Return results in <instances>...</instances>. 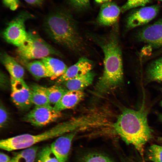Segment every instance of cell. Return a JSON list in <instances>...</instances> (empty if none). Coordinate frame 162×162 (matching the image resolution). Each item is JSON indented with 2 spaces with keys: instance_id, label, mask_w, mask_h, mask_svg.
Segmentation results:
<instances>
[{
  "instance_id": "9",
  "label": "cell",
  "mask_w": 162,
  "mask_h": 162,
  "mask_svg": "<svg viewBox=\"0 0 162 162\" xmlns=\"http://www.w3.org/2000/svg\"><path fill=\"white\" fill-rule=\"evenodd\" d=\"M159 9L158 5H153L143 7L134 11L127 19L126 29L129 30L147 23L156 16Z\"/></svg>"
},
{
  "instance_id": "25",
  "label": "cell",
  "mask_w": 162,
  "mask_h": 162,
  "mask_svg": "<svg viewBox=\"0 0 162 162\" xmlns=\"http://www.w3.org/2000/svg\"><path fill=\"white\" fill-rule=\"evenodd\" d=\"M82 162H112L108 157L98 153H92L85 157Z\"/></svg>"
},
{
  "instance_id": "20",
  "label": "cell",
  "mask_w": 162,
  "mask_h": 162,
  "mask_svg": "<svg viewBox=\"0 0 162 162\" xmlns=\"http://www.w3.org/2000/svg\"><path fill=\"white\" fill-rule=\"evenodd\" d=\"M148 81L162 82V57L152 62L146 71Z\"/></svg>"
},
{
  "instance_id": "34",
  "label": "cell",
  "mask_w": 162,
  "mask_h": 162,
  "mask_svg": "<svg viewBox=\"0 0 162 162\" xmlns=\"http://www.w3.org/2000/svg\"><path fill=\"white\" fill-rule=\"evenodd\" d=\"M159 118L160 120L162 122V114H160L159 115Z\"/></svg>"
},
{
  "instance_id": "16",
  "label": "cell",
  "mask_w": 162,
  "mask_h": 162,
  "mask_svg": "<svg viewBox=\"0 0 162 162\" xmlns=\"http://www.w3.org/2000/svg\"><path fill=\"white\" fill-rule=\"evenodd\" d=\"M94 76V73L91 71L85 74L66 80L60 84L68 91H82L92 83Z\"/></svg>"
},
{
  "instance_id": "19",
  "label": "cell",
  "mask_w": 162,
  "mask_h": 162,
  "mask_svg": "<svg viewBox=\"0 0 162 162\" xmlns=\"http://www.w3.org/2000/svg\"><path fill=\"white\" fill-rule=\"evenodd\" d=\"M29 87L31 91L32 104L35 106L50 105L44 86L34 84Z\"/></svg>"
},
{
  "instance_id": "7",
  "label": "cell",
  "mask_w": 162,
  "mask_h": 162,
  "mask_svg": "<svg viewBox=\"0 0 162 162\" xmlns=\"http://www.w3.org/2000/svg\"><path fill=\"white\" fill-rule=\"evenodd\" d=\"M62 116L61 112L56 110L51 105L35 106L23 119L33 125L41 127L56 121Z\"/></svg>"
},
{
  "instance_id": "11",
  "label": "cell",
  "mask_w": 162,
  "mask_h": 162,
  "mask_svg": "<svg viewBox=\"0 0 162 162\" xmlns=\"http://www.w3.org/2000/svg\"><path fill=\"white\" fill-rule=\"evenodd\" d=\"M93 67L92 61L86 57H82L68 68L65 73L57 79L55 84L60 85L68 80L85 74L91 71Z\"/></svg>"
},
{
  "instance_id": "28",
  "label": "cell",
  "mask_w": 162,
  "mask_h": 162,
  "mask_svg": "<svg viewBox=\"0 0 162 162\" xmlns=\"http://www.w3.org/2000/svg\"><path fill=\"white\" fill-rule=\"evenodd\" d=\"M4 5L12 10H16L19 7V0H2Z\"/></svg>"
},
{
  "instance_id": "6",
  "label": "cell",
  "mask_w": 162,
  "mask_h": 162,
  "mask_svg": "<svg viewBox=\"0 0 162 162\" xmlns=\"http://www.w3.org/2000/svg\"><path fill=\"white\" fill-rule=\"evenodd\" d=\"M34 16L26 11H22L9 22L2 33L3 38L8 43L17 47L22 45L27 40L28 32L25 22Z\"/></svg>"
},
{
  "instance_id": "29",
  "label": "cell",
  "mask_w": 162,
  "mask_h": 162,
  "mask_svg": "<svg viewBox=\"0 0 162 162\" xmlns=\"http://www.w3.org/2000/svg\"><path fill=\"white\" fill-rule=\"evenodd\" d=\"M72 4L78 9H83L88 6L89 0H69Z\"/></svg>"
},
{
  "instance_id": "31",
  "label": "cell",
  "mask_w": 162,
  "mask_h": 162,
  "mask_svg": "<svg viewBox=\"0 0 162 162\" xmlns=\"http://www.w3.org/2000/svg\"><path fill=\"white\" fill-rule=\"evenodd\" d=\"M26 2L32 5L40 6L43 3L44 0H24Z\"/></svg>"
},
{
  "instance_id": "14",
  "label": "cell",
  "mask_w": 162,
  "mask_h": 162,
  "mask_svg": "<svg viewBox=\"0 0 162 162\" xmlns=\"http://www.w3.org/2000/svg\"><path fill=\"white\" fill-rule=\"evenodd\" d=\"M84 96L82 91H68L66 92L53 107L56 110L61 112L75 106L82 100Z\"/></svg>"
},
{
  "instance_id": "33",
  "label": "cell",
  "mask_w": 162,
  "mask_h": 162,
  "mask_svg": "<svg viewBox=\"0 0 162 162\" xmlns=\"http://www.w3.org/2000/svg\"><path fill=\"white\" fill-rule=\"evenodd\" d=\"M95 2L98 3H106L109 2L112 0H95Z\"/></svg>"
},
{
  "instance_id": "36",
  "label": "cell",
  "mask_w": 162,
  "mask_h": 162,
  "mask_svg": "<svg viewBox=\"0 0 162 162\" xmlns=\"http://www.w3.org/2000/svg\"><path fill=\"white\" fill-rule=\"evenodd\" d=\"M158 0V1H161V2H162V0Z\"/></svg>"
},
{
  "instance_id": "23",
  "label": "cell",
  "mask_w": 162,
  "mask_h": 162,
  "mask_svg": "<svg viewBox=\"0 0 162 162\" xmlns=\"http://www.w3.org/2000/svg\"><path fill=\"white\" fill-rule=\"evenodd\" d=\"M36 160V162H59L50 146H48L44 147L38 152Z\"/></svg>"
},
{
  "instance_id": "27",
  "label": "cell",
  "mask_w": 162,
  "mask_h": 162,
  "mask_svg": "<svg viewBox=\"0 0 162 162\" xmlns=\"http://www.w3.org/2000/svg\"><path fill=\"white\" fill-rule=\"evenodd\" d=\"M0 126L1 128L5 126L9 118L8 112L1 103L0 104Z\"/></svg>"
},
{
  "instance_id": "22",
  "label": "cell",
  "mask_w": 162,
  "mask_h": 162,
  "mask_svg": "<svg viewBox=\"0 0 162 162\" xmlns=\"http://www.w3.org/2000/svg\"><path fill=\"white\" fill-rule=\"evenodd\" d=\"M44 89L50 104H56L68 90L62 85L55 84Z\"/></svg>"
},
{
  "instance_id": "17",
  "label": "cell",
  "mask_w": 162,
  "mask_h": 162,
  "mask_svg": "<svg viewBox=\"0 0 162 162\" xmlns=\"http://www.w3.org/2000/svg\"><path fill=\"white\" fill-rule=\"evenodd\" d=\"M48 70L51 75L52 80L57 79L66 71L68 67L62 61L58 58L50 57L41 59Z\"/></svg>"
},
{
  "instance_id": "15",
  "label": "cell",
  "mask_w": 162,
  "mask_h": 162,
  "mask_svg": "<svg viewBox=\"0 0 162 162\" xmlns=\"http://www.w3.org/2000/svg\"><path fill=\"white\" fill-rule=\"evenodd\" d=\"M1 61L9 74L10 78L23 80L25 73L23 67L13 57L5 52L0 54Z\"/></svg>"
},
{
  "instance_id": "37",
  "label": "cell",
  "mask_w": 162,
  "mask_h": 162,
  "mask_svg": "<svg viewBox=\"0 0 162 162\" xmlns=\"http://www.w3.org/2000/svg\"><path fill=\"white\" fill-rule=\"evenodd\" d=\"M160 140L161 141V142H162V138H161V140Z\"/></svg>"
},
{
  "instance_id": "21",
  "label": "cell",
  "mask_w": 162,
  "mask_h": 162,
  "mask_svg": "<svg viewBox=\"0 0 162 162\" xmlns=\"http://www.w3.org/2000/svg\"><path fill=\"white\" fill-rule=\"evenodd\" d=\"M38 148L37 146H32L24 149L14 155L11 159V162H34Z\"/></svg>"
},
{
  "instance_id": "12",
  "label": "cell",
  "mask_w": 162,
  "mask_h": 162,
  "mask_svg": "<svg viewBox=\"0 0 162 162\" xmlns=\"http://www.w3.org/2000/svg\"><path fill=\"white\" fill-rule=\"evenodd\" d=\"M76 133V131H74L59 136L50 146L59 162H66L72 141Z\"/></svg>"
},
{
  "instance_id": "35",
  "label": "cell",
  "mask_w": 162,
  "mask_h": 162,
  "mask_svg": "<svg viewBox=\"0 0 162 162\" xmlns=\"http://www.w3.org/2000/svg\"><path fill=\"white\" fill-rule=\"evenodd\" d=\"M160 104H161V106H162V100Z\"/></svg>"
},
{
  "instance_id": "1",
  "label": "cell",
  "mask_w": 162,
  "mask_h": 162,
  "mask_svg": "<svg viewBox=\"0 0 162 162\" xmlns=\"http://www.w3.org/2000/svg\"><path fill=\"white\" fill-rule=\"evenodd\" d=\"M89 35L101 48L104 54V71L96 88L100 93H106L120 85L123 80L122 54L118 38L117 24L113 26L107 35Z\"/></svg>"
},
{
  "instance_id": "10",
  "label": "cell",
  "mask_w": 162,
  "mask_h": 162,
  "mask_svg": "<svg viewBox=\"0 0 162 162\" xmlns=\"http://www.w3.org/2000/svg\"><path fill=\"white\" fill-rule=\"evenodd\" d=\"M140 41L156 47H162V19L144 27L137 34Z\"/></svg>"
},
{
  "instance_id": "32",
  "label": "cell",
  "mask_w": 162,
  "mask_h": 162,
  "mask_svg": "<svg viewBox=\"0 0 162 162\" xmlns=\"http://www.w3.org/2000/svg\"><path fill=\"white\" fill-rule=\"evenodd\" d=\"M0 162H11V159L7 155L1 152Z\"/></svg>"
},
{
  "instance_id": "13",
  "label": "cell",
  "mask_w": 162,
  "mask_h": 162,
  "mask_svg": "<svg viewBox=\"0 0 162 162\" xmlns=\"http://www.w3.org/2000/svg\"><path fill=\"white\" fill-rule=\"evenodd\" d=\"M121 10L114 3L110 2L104 3L101 7L97 21L103 26H114L117 24Z\"/></svg>"
},
{
  "instance_id": "26",
  "label": "cell",
  "mask_w": 162,
  "mask_h": 162,
  "mask_svg": "<svg viewBox=\"0 0 162 162\" xmlns=\"http://www.w3.org/2000/svg\"><path fill=\"white\" fill-rule=\"evenodd\" d=\"M151 0H127V2L122 7L121 10L124 12L132 8L139 6H144Z\"/></svg>"
},
{
  "instance_id": "24",
  "label": "cell",
  "mask_w": 162,
  "mask_h": 162,
  "mask_svg": "<svg viewBox=\"0 0 162 162\" xmlns=\"http://www.w3.org/2000/svg\"><path fill=\"white\" fill-rule=\"evenodd\" d=\"M148 159L153 162H162V146L153 144L150 146L147 152Z\"/></svg>"
},
{
  "instance_id": "30",
  "label": "cell",
  "mask_w": 162,
  "mask_h": 162,
  "mask_svg": "<svg viewBox=\"0 0 162 162\" xmlns=\"http://www.w3.org/2000/svg\"><path fill=\"white\" fill-rule=\"evenodd\" d=\"M8 80L6 75L3 72L1 71L0 73V85L2 88H5L8 84Z\"/></svg>"
},
{
  "instance_id": "5",
  "label": "cell",
  "mask_w": 162,
  "mask_h": 162,
  "mask_svg": "<svg viewBox=\"0 0 162 162\" xmlns=\"http://www.w3.org/2000/svg\"><path fill=\"white\" fill-rule=\"evenodd\" d=\"M16 52L19 59L29 61L36 59H42L50 55L61 57V54L46 42L34 31L28 32L26 41L17 47Z\"/></svg>"
},
{
  "instance_id": "4",
  "label": "cell",
  "mask_w": 162,
  "mask_h": 162,
  "mask_svg": "<svg viewBox=\"0 0 162 162\" xmlns=\"http://www.w3.org/2000/svg\"><path fill=\"white\" fill-rule=\"evenodd\" d=\"M72 129L70 121L64 122L38 134H23L1 140L0 148L8 151L25 149L37 143L60 136Z\"/></svg>"
},
{
  "instance_id": "3",
  "label": "cell",
  "mask_w": 162,
  "mask_h": 162,
  "mask_svg": "<svg viewBox=\"0 0 162 162\" xmlns=\"http://www.w3.org/2000/svg\"><path fill=\"white\" fill-rule=\"evenodd\" d=\"M147 113L141 108H125L113 125L117 134L128 144L133 145L143 157L145 144L152 138Z\"/></svg>"
},
{
  "instance_id": "18",
  "label": "cell",
  "mask_w": 162,
  "mask_h": 162,
  "mask_svg": "<svg viewBox=\"0 0 162 162\" xmlns=\"http://www.w3.org/2000/svg\"><path fill=\"white\" fill-rule=\"evenodd\" d=\"M32 75L36 79L51 78V76L41 61H32L19 59Z\"/></svg>"
},
{
  "instance_id": "2",
  "label": "cell",
  "mask_w": 162,
  "mask_h": 162,
  "mask_svg": "<svg viewBox=\"0 0 162 162\" xmlns=\"http://www.w3.org/2000/svg\"><path fill=\"white\" fill-rule=\"evenodd\" d=\"M44 30L55 43L76 53L84 51L85 44L72 16L62 10L54 11L44 21Z\"/></svg>"
},
{
  "instance_id": "8",
  "label": "cell",
  "mask_w": 162,
  "mask_h": 162,
  "mask_svg": "<svg viewBox=\"0 0 162 162\" xmlns=\"http://www.w3.org/2000/svg\"><path fill=\"white\" fill-rule=\"evenodd\" d=\"M11 97L15 105L22 110L29 108L32 104L30 87L23 80L10 78Z\"/></svg>"
}]
</instances>
